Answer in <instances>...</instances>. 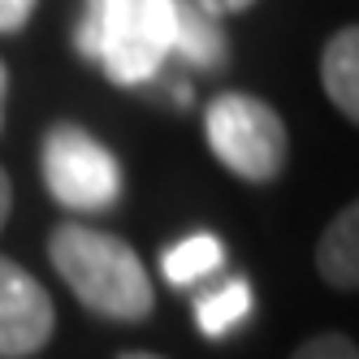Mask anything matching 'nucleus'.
I'll return each instance as SVG.
<instances>
[{"mask_svg": "<svg viewBox=\"0 0 359 359\" xmlns=\"http://www.w3.org/2000/svg\"><path fill=\"white\" fill-rule=\"evenodd\" d=\"M35 0H0V35H18L31 22Z\"/></svg>", "mask_w": 359, "mask_h": 359, "instance_id": "obj_12", "label": "nucleus"}, {"mask_svg": "<svg viewBox=\"0 0 359 359\" xmlns=\"http://www.w3.org/2000/svg\"><path fill=\"white\" fill-rule=\"evenodd\" d=\"M57 329V307L39 281L0 255V359L35 355Z\"/></svg>", "mask_w": 359, "mask_h": 359, "instance_id": "obj_5", "label": "nucleus"}, {"mask_svg": "<svg viewBox=\"0 0 359 359\" xmlns=\"http://www.w3.org/2000/svg\"><path fill=\"white\" fill-rule=\"evenodd\" d=\"M221 264H225V247L212 234H191L161 255V269L173 286H195V281L212 277Z\"/></svg>", "mask_w": 359, "mask_h": 359, "instance_id": "obj_9", "label": "nucleus"}, {"mask_svg": "<svg viewBox=\"0 0 359 359\" xmlns=\"http://www.w3.org/2000/svg\"><path fill=\"white\" fill-rule=\"evenodd\" d=\"M43 182L53 199L74 212H104L121 195V165L83 126L65 121L43 139Z\"/></svg>", "mask_w": 359, "mask_h": 359, "instance_id": "obj_4", "label": "nucleus"}, {"mask_svg": "<svg viewBox=\"0 0 359 359\" xmlns=\"http://www.w3.org/2000/svg\"><path fill=\"white\" fill-rule=\"evenodd\" d=\"M9 208H13V187H9V173L0 169V229L9 221Z\"/></svg>", "mask_w": 359, "mask_h": 359, "instance_id": "obj_14", "label": "nucleus"}, {"mask_svg": "<svg viewBox=\"0 0 359 359\" xmlns=\"http://www.w3.org/2000/svg\"><path fill=\"white\" fill-rule=\"evenodd\" d=\"M0 117H5V61H0Z\"/></svg>", "mask_w": 359, "mask_h": 359, "instance_id": "obj_15", "label": "nucleus"}, {"mask_svg": "<svg viewBox=\"0 0 359 359\" xmlns=\"http://www.w3.org/2000/svg\"><path fill=\"white\" fill-rule=\"evenodd\" d=\"M247 312H251V286L243 277H229L217 290L195 299V320H199V329L208 333V338H225Z\"/></svg>", "mask_w": 359, "mask_h": 359, "instance_id": "obj_10", "label": "nucleus"}, {"mask_svg": "<svg viewBox=\"0 0 359 359\" xmlns=\"http://www.w3.org/2000/svg\"><path fill=\"white\" fill-rule=\"evenodd\" d=\"M169 57H182L199 69H221L229 57L221 22L208 18L195 0H177V27H173V53Z\"/></svg>", "mask_w": 359, "mask_h": 359, "instance_id": "obj_6", "label": "nucleus"}, {"mask_svg": "<svg viewBox=\"0 0 359 359\" xmlns=\"http://www.w3.org/2000/svg\"><path fill=\"white\" fill-rule=\"evenodd\" d=\"M195 5L208 13V18H225V13H243V9H251L255 0H195Z\"/></svg>", "mask_w": 359, "mask_h": 359, "instance_id": "obj_13", "label": "nucleus"}, {"mask_svg": "<svg viewBox=\"0 0 359 359\" xmlns=\"http://www.w3.org/2000/svg\"><path fill=\"white\" fill-rule=\"evenodd\" d=\"M177 0H87L79 22V53L91 57L113 83L135 87L156 79L173 53Z\"/></svg>", "mask_w": 359, "mask_h": 359, "instance_id": "obj_2", "label": "nucleus"}, {"mask_svg": "<svg viewBox=\"0 0 359 359\" xmlns=\"http://www.w3.org/2000/svg\"><path fill=\"white\" fill-rule=\"evenodd\" d=\"M320 83L329 91V100L338 104V113L346 121L359 117V31L346 27L325 43L320 57Z\"/></svg>", "mask_w": 359, "mask_h": 359, "instance_id": "obj_7", "label": "nucleus"}, {"mask_svg": "<svg viewBox=\"0 0 359 359\" xmlns=\"http://www.w3.org/2000/svg\"><path fill=\"white\" fill-rule=\"evenodd\" d=\"M290 359H359V351H355L351 338H342V333H320V338L303 342Z\"/></svg>", "mask_w": 359, "mask_h": 359, "instance_id": "obj_11", "label": "nucleus"}, {"mask_svg": "<svg viewBox=\"0 0 359 359\" xmlns=\"http://www.w3.org/2000/svg\"><path fill=\"white\" fill-rule=\"evenodd\" d=\"M117 359H161V355H143V351H130V355H117Z\"/></svg>", "mask_w": 359, "mask_h": 359, "instance_id": "obj_16", "label": "nucleus"}, {"mask_svg": "<svg viewBox=\"0 0 359 359\" xmlns=\"http://www.w3.org/2000/svg\"><path fill=\"white\" fill-rule=\"evenodd\" d=\"M316 264L333 290H355L359 286V212L355 203L333 217V225L320 234Z\"/></svg>", "mask_w": 359, "mask_h": 359, "instance_id": "obj_8", "label": "nucleus"}, {"mask_svg": "<svg viewBox=\"0 0 359 359\" xmlns=\"http://www.w3.org/2000/svg\"><path fill=\"white\" fill-rule=\"evenodd\" d=\"M48 255H53V269L65 277V286L74 290V299L100 316L147 320L156 307V290H151L143 260L117 234H100L91 225L65 221L48 238Z\"/></svg>", "mask_w": 359, "mask_h": 359, "instance_id": "obj_1", "label": "nucleus"}, {"mask_svg": "<svg viewBox=\"0 0 359 359\" xmlns=\"http://www.w3.org/2000/svg\"><path fill=\"white\" fill-rule=\"evenodd\" d=\"M203 135L217 161L247 182H273L286 165V126L255 95H217L203 109Z\"/></svg>", "mask_w": 359, "mask_h": 359, "instance_id": "obj_3", "label": "nucleus"}]
</instances>
